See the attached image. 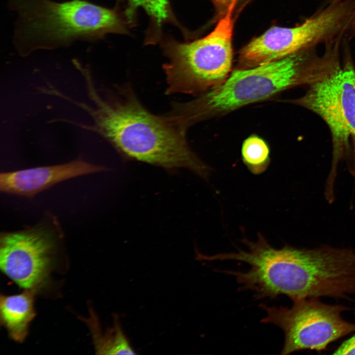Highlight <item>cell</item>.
<instances>
[{
    "instance_id": "6da1fadb",
    "label": "cell",
    "mask_w": 355,
    "mask_h": 355,
    "mask_svg": "<svg viewBox=\"0 0 355 355\" xmlns=\"http://www.w3.org/2000/svg\"><path fill=\"white\" fill-rule=\"evenodd\" d=\"M79 72L92 105L66 95L63 99L87 112L93 123L66 121L99 134L127 159L169 171L185 168L203 178H208L210 167L190 148L185 133L166 115H156L146 110L129 87L118 90V94L108 93L103 97L95 86L90 68L82 67Z\"/></svg>"
},
{
    "instance_id": "7a4b0ae2",
    "label": "cell",
    "mask_w": 355,
    "mask_h": 355,
    "mask_svg": "<svg viewBox=\"0 0 355 355\" xmlns=\"http://www.w3.org/2000/svg\"><path fill=\"white\" fill-rule=\"evenodd\" d=\"M14 16L12 43L19 56L92 43L109 34H127L134 20L125 9L87 0H6Z\"/></svg>"
},
{
    "instance_id": "3957f363",
    "label": "cell",
    "mask_w": 355,
    "mask_h": 355,
    "mask_svg": "<svg viewBox=\"0 0 355 355\" xmlns=\"http://www.w3.org/2000/svg\"><path fill=\"white\" fill-rule=\"evenodd\" d=\"M319 59L312 47L261 65L236 69L222 83L198 98L178 103L177 115L184 125L189 127L205 118L264 100L292 87L307 84Z\"/></svg>"
},
{
    "instance_id": "277c9868",
    "label": "cell",
    "mask_w": 355,
    "mask_h": 355,
    "mask_svg": "<svg viewBox=\"0 0 355 355\" xmlns=\"http://www.w3.org/2000/svg\"><path fill=\"white\" fill-rule=\"evenodd\" d=\"M236 3L206 36L188 42L171 39L163 42L168 59L163 66L167 93L202 94L228 78L233 62L232 14Z\"/></svg>"
},
{
    "instance_id": "5b68a950",
    "label": "cell",
    "mask_w": 355,
    "mask_h": 355,
    "mask_svg": "<svg viewBox=\"0 0 355 355\" xmlns=\"http://www.w3.org/2000/svg\"><path fill=\"white\" fill-rule=\"evenodd\" d=\"M337 48L328 51L307 84L306 93L293 101L319 115L327 124L333 143V159L327 179L336 180L338 164L349 139L355 137V70L337 59Z\"/></svg>"
},
{
    "instance_id": "8992f818",
    "label": "cell",
    "mask_w": 355,
    "mask_h": 355,
    "mask_svg": "<svg viewBox=\"0 0 355 355\" xmlns=\"http://www.w3.org/2000/svg\"><path fill=\"white\" fill-rule=\"evenodd\" d=\"M354 24L355 0H345L331 4L295 27H272L241 49V68L280 60L318 43L332 41Z\"/></svg>"
},
{
    "instance_id": "52a82bcc",
    "label": "cell",
    "mask_w": 355,
    "mask_h": 355,
    "mask_svg": "<svg viewBox=\"0 0 355 355\" xmlns=\"http://www.w3.org/2000/svg\"><path fill=\"white\" fill-rule=\"evenodd\" d=\"M260 307L266 314L261 322L275 324L284 333L282 355L306 349L322 351L332 342L355 333V324L342 317L350 308L324 303L319 298L294 301L291 307L263 304Z\"/></svg>"
},
{
    "instance_id": "ba28073f",
    "label": "cell",
    "mask_w": 355,
    "mask_h": 355,
    "mask_svg": "<svg viewBox=\"0 0 355 355\" xmlns=\"http://www.w3.org/2000/svg\"><path fill=\"white\" fill-rule=\"evenodd\" d=\"M53 248L52 238L43 230L2 233L0 269L21 287L38 288L48 274Z\"/></svg>"
},
{
    "instance_id": "9c48e42d",
    "label": "cell",
    "mask_w": 355,
    "mask_h": 355,
    "mask_svg": "<svg viewBox=\"0 0 355 355\" xmlns=\"http://www.w3.org/2000/svg\"><path fill=\"white\" fill-rule=\"evenodd\" d=\"M106 170L105 167L78 159L63 164L1 173L0 189L6 193L31 197L65 180Z\"/></svg>"
},
{
    "instance_id": "30bf717a",
    "label": "cell",
    "mask_w": 355,
    "mask_h": 355,
    "mask_svg": "<svg viewBox=\"0 0 355 355\" xmlns=\"http://www.w3.org/2000/svg\"><path fill=\"white\" fill-rule=\"evenodd\" d=\"M38 288L25 289L16 295H0L1 323L15 341L23 342L27 336L29 324L36 315L34 301Z\"/></svg>"
},
{
    "instance_id": "8fae6325",
    "label": "cell",
    "mask_w": 355,
    "mask_h": 355,
    "mask_svg": "<svg viewBox=\"0 0 355 355\" xmlns=\"http://www.w3.org/2000/svg\"><path fill=\"white\" fill-rule=\"evenodd\" d=\"M90 320L95 350L97 354L134 355L136 354L129 340L125 335L118 318L114 319L112 327L102 333L100 330L95 316Z\"/></svg>"
},
{
    "instance_id": "7c38bea8",
    "label": "cell",
    "mask_w": 355,
    "mask_h": 355,
    "mask_svg": "<svg viewBox=\"0 0 355 355\" xmlns=\"http://www.w3.org/2000/svg\"><path fill=\"white\" fill-rule=\"evenodd\" d=\"M127 4L126 9L133 16L137 8H142L151 20V28L149 29L147 41L154 43L158 41L161 36L162 25L171 22L178 26L173 14L169 0H125Z\"/></svg>"
},
{
    "instance_id": "4fadbf2b",
    "label": "cell",
    "mask_w": 355,
    "mask_h": 355,
    "mask_svg": "<svg viewBox=\"0 0 355 355\" xmlns=\"http://www.w3.org/2000/svg\"><path fill=\"white\" fill-rule=\"evenodd\" d=\"M241 154L244 163L254 175L263 173L270 162V151L268 143L256 135H252L244 141Z\"/></svg>"
},
{
    "instance_id": "5bb4252c",
    "label": "cell",
    "mask_w": 355,
    "mask_h": 355,
    "mask_svg": "<svg viewBox=\"0 0 355 355\" xmlns=\"http://www.w3.org/2000/svg\"><path fill=\"white\" fill-rule=\"evenodd\" d=\"M334 355H355V333L344 341L334 352Z\"/></svg>"
},
{
    "instance_id": "9a60e30c",
    "label": "cell",
    "mask_w": 355,
    "mask_h": 355,
    "mask_svg": "<svg viewBox=\"0 0 355 355\" xmlns=\"http://www.w3.org/2000/svg\"><path fill=\"white\" fill-rule=\"evenodd\" d=\"M220 18L225 15L231 5L237 0H212Z\"/></svg>"
}]
</instances>
